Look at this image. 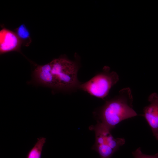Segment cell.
Returning a JSON list of instances; mask_svg holds the SVG:
<instances>
[{
	"label": "cell",
	"mask_w": 158,
	"mask_h": 158,
	"mask_svg": "<svg viewBox=\"0 0 158 158\" xmlns=\"http://www.w3.org/2000/svg\"><path fill=\"white\" fill-rule=\"evenodd\" d=\"M75 56L73 61L63 55L47 64L37 65L33 73L36 84L53 90L66 93L79 90L81 83L78 78L80 59L77 54Z\"/></svg>",
	"instance_id": "cell-1"
},
{
	"label": "cell",
	"mask_w": 158,
	"mask_h": 158,
	"mask_svg": "<svg viewBox=\"0 0 158 158\" xmlns=\"http://www.w3.org/2000/svg\"><path fill=\"white\" fill-rule=\"evenodd\" d=\"M133 98L129 87L121 90L113 97L105 101L97 111V122L110 130L122 121L138 115L133 108Z\"/></svg>",
	"instance_id": "cell-2"
},
{
	"label": "cell",
	"mask_w": 158,
	"mask_h": 158,
	"mask_svg": "<svg viewBox=\"0 0 158 158\" xmlns=\"http://www.w3.org/2000/svg\"><path fill=\"white\" fill-rule=\"evenodd\" d=\"M119 80L117 73L111 71L109 67L105 66L102 72L88 81L81 83L79 90L93 96L103 99L107 96L111 89Z\"/></svg>",
	"instance_id": "cell-3"
},
{
	"label": "cell",
	"mask_w": 158,
	"mask_h": 158,
	"mask_svg": "<svg viewBox=\"0 0 158 158\" xmlns=\"http://www.w3.org/2000/svg\"><path fill=\"white\" fill-rule=\"evenodd\" d=\"M90 128L94 131L95 135V142L92 149L98 153L100 158H110L125 143L124 138H114L111 130L98 122Z\"/></svg>",
	"instance_id": "cell-4"
},
{
	"label": "cell",
	"mask_w": 158,
	"mask_h": 158,
	"mask_svg": "<svg viewBox=\"0 0 158 158\" xmlns=\"http://www.w3.org/2000/svg\"><path fill=\"white\" fill-rule=\"evenodd\" d=\"M148 100L150 104L144 108L142 116L150 127L153 136L158 140V94L151 93Z\"/></svg>",
	"instance_id": "cell-5"
},
{
	"label": "cell",
	"mask_w": 158,
	"mask_h": 158,
	"mask_svg": "<svg viewBox=\"0 0 158 158\" xmlns=\"http://www.w3.org/2000/svg\"><path fill=\"white\" fill-rule=\"evenodd\" d=\"M22 43L15 32L5 28L0 31V53L11 51L20 52Z\"/></svg>",
	"instance_id": "cell-6"
},
{
	"label": "cell",
	"mask_w": 158,
	"mask_h": 158,
	"mask_svg": "<svg viewBox=\"0 0 158 158\" xmlns=\"http://www.w3.org/2000/svg\"><path fill=\"white\" fill-rule=\"evenodd\" d=\"M15 32L24 46H28L32 42L29 29L24 24H22L15 29Z\"/></svg>",
	"instance_id": "cell-7"
},
{
	"label": "cell",
	"mask_w": 158,
	"mask_h": 158,
	"mask_svg": "<svg viewBox=\"0 0 158 158\" xmlns=\"http://www.w3.org/2000/svg\"><path fill=\"white\" fill-rule=\"evenodd\" d=\"M46 142V138L44 137L37 138L34 146L28 152L26 158H41L42 149Z\"/></svg>",
	"instance_id": "cell-8"
},
{
	"label": "cell",
	"mask_w": 158,
	"mask_h": 158,
	"mask_svg": "<svg viewBox=\"0 0 158 158\" xmlns=\"http://www.w3.org/2000/svg\"><path fill=\"white\" fill-rule=\"evenodd\" d=\"M134 158H158V152L153 155H149L143 153L141 148L139 147L132 152Z\"/></svg>",
	"instance_id": "cell-9"
}]
</instances>
